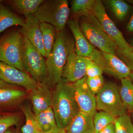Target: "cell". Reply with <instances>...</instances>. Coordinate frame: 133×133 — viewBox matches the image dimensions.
<instances>
[{"instance_id": "6da1fadb", "label": "cell", "mask_w": 133, "mask_h": 133, "mask_svg": "<svg viewBox=\"0 0 133 133\" xmlns=\"http://www.w3.org/2000/svg\"><path fill=\"white\" fill-rule=\"evenodd\" d=\"M75 50L74 38L65 29L57 33L55 44L46 60L47 84L54 88L62 81V74L69 55Z\"/></svg>"}, {"instance_id": "7a4b0ae2", "label": "cell", "mask_w": 133, "mask_h": 133, "mask_svg": "<svg viewBox=\"0 0 133 133\" xmlns=\"http://www.w3.org/2000/svg\"><path fill=\"white\" fill-rule=\"evenodd\" d=\"M54 88L51 108L58 128L65 129L80 110L75 99L72 83L62 81Z\"/></svg>"}, {"instance_id": "3957f363", "label": "cell", "mask_w": 133, "mask_h": 133, "mask_svg": "<svg viewBox=\"0 0 133 133\" xmlns=\"http://www.w3.org/2000/svg\"><path fill=\"white\" fill-rule=\"evenodd\" d=\"M77 16L80 20L78 23L80 29L91 44L101 51L116 55L118 48L107 35L92 12L83 13Z\"/></svg>"}, {"instance_id": "277c9868", "label": "cell", "mask_w": 133, "mask_h": 133, "mask_svg": "<svg viewBox=\"0 0 133 133\" xmlns=\"http://www.w3.org/2000/svg\"><path fill=\"white\" fill-rule=\"evenodd\" d=\"M67 0L44 1L34 15L40 22L55 27L57 32L64 29L70 14Z\"/></svg>"}, {"instance_id": "5b68a950", "label": "cell", "mask_w": 133, "mask_h": 133, "mask_svg": "<svg viewBox=\"0 0 133 133\" xmlns=\"http://www.w3.org/2000/svg\"><path fill=\"white\" fill-rule=\"evenodd\" d=\"M23 36L11 30L0 37V61L26 72L22 63Z\"/></svg>"}, {"instance_id": "8992f818", "label": "cell", "mask_w": 133, "mask_h": 133, "mask_svg": "<svg viewBox=\"0 0 133 133\" xmlns=\"http://www.w3.org/2000/svg\"><path fill=\"white\" fill-rule=\"evenodd\" d=\"M22 60L26 73L38 84H47L46 60L39 51L23 36Z\"/></svg>"}, {"instance_id": "52a82bcc", "label": "cell", "mask_w": 133, "mask_h": 133, "mask_svg": "<svg viewBox=\"0 0 133 133\" xmlns=\"http://www.w3.org/2000/svg\"><path fill=\"white\" fill-rule=\"evenodd\" d=\"M96 109L109 114L115 118L126 114L119 92V87L112 82L105 83L102 89L95 95Z\"/></svg>"}, {"instance_id": "ba28073f", "label": "cell", "mask_w": 133, "mask_h": 133, "mask_svg": "<svg viewBox=\"0 0 133 133\" xmlns=\"http://www.w3.org/2000/svg\"><path fill=\"white\" fill-rule=\"evenodd\" d=\"M109 38L121 50L133 51V48L128 42L122 33L108 16L102 1L96 0L92 11Z\"/></svg>"}, {"instance_id": "9c48e42d", "label": "cell", "mask_w": 133, "mask_h": 133, "mask_svg": "<svg viewBox=\"0 0 133 133\" xmlns=\"http://www.w3.org/2000/svg\"><path fill=\"white\" fill-rule=\"evenodd\" d=\"M67 24L74 37L76 53L83 57L90 58L93 62L99 58L101 55L100 51L95 49L83 35L79 28L78 18L69 20Z\"/></svg>"}, {"instance_id": "30bf717a", "label": "cell", "mask_w": 133, "mask_h": 133, "mask_svg": "<svg viewBox=\"0 0 133 133\" xmlns=\"http://www.w3.org/2000/svg\"><path fill=\"white\" fill-rule=\"evenodd\" d=\"M0 80L19 86L28 92L36 87L38 84L28 73L1 61Z\"/></svg>"}, {"instance_id": "8fae6325", "label": "cell", "mask_w": 133, "mask_h": 133, "mask_svg": "<svg viewBox=\"0 0 133 133\" xmlns=\"http://www.w3.org/2000/svg\"><path fill=\"white\" fill-rule=\"evenodd\" d=\"M86 79L85 76L72 84L74 88L75 99L80 111L94 115L97 109L96 98L88 87Z\"/></svg>"}, {"instance_id": "7c38bea8", "label": "cell", "mask_w": 133, "mask_h": 133, "mask_svg": "<svg viewBox=\"0 0 133 133\" xmlns=\"http://www.w3.org/2000/svg\"><path fill=\"white\" fill-rule=\"evenodd\" d=\"M28 92L21 87L0 80V108L9 109L21 104Z\"/></svg>"}, {"instance_id": "4fadbf2b", "label": "cell", "mask_w": 133, "mask_h": 133, "mask_svg": "<svg viewBox=\"0 0 133 133\" xmlns=\"http://www.w3.org/2000/svg\"><path fill=\"white\" fill-rule=\"evenodd\" d=\"M86 58L76 53L75 50L69 55L62 74V81L73 83L86 76Z\"/></svg>"}, {"instance_id": "5bb4252c", "label": "cell", "mask_w": 133, "mask_h": 133, "mask_svg": "<svg viewBox=\"0 0 133 133\" xmlns=\"http://www.w3.org/2000/svg\"><path fill=\"white\" fill-rule=\"evenodd\" d=\"M45 58H47L40 22L34 15L25 17V23L19 30Z\"/></svg>"}, {"instance_id": "9a60e30c", "label": "cell", "mask_w": 133, "mask_h": 133, "mask_svg": "<svg viewBox=\"0 0 133 133\" xmlns=\"http://www.w3.org/2000/svg\"><path fill=\"white\" fill-rule=\"evenodd\" d=\"M28 98L36 114L51 107L52 91L48 84H38L36 87L29 92Z\"/></svg>"}, {"instance_id": "2e32d148", "label": "cell", "mask_w": 133, "mask_h": 133, "mask_svg": "<svg viewBox=\"0 0 133 133\" xmlns=\"http://www.w3.org/2000/svg\"><path fill=\"white\" fill-rule=\"evenodd\" d=\"M93 115L79 111L67 125L66 133H95Z\"/></svg>"}, {"instance_id": "e0dca14e", "label": "cell", "mask_w": 133, "mask_h": 133, "mask_svg": "<svg viewBox=\"0 0 133 133\" xmlns=\"http://www.w3.org/2000/svg\"><path fill=\"white\" fill-rule=\"evenodd\" d=\"M100 52L107 62L108 75L119 79L129 77L131 70L116 55Z\"/></svg>"}, {"instance_id": "ac0fdd59", "label": "cell", "mask_w": 133, "mask_h": 133, "mask_svg": "<svg viewBox=\"0 0 133 133\" xmlns=\"http://www.w3.org/2000/svg\"><path fill=\"white\" fill-rule=\"evenodd\" d=\"M24 23L25 19L15 14L0 1V34L13 26L22 27Z\"/></svg>"}, {"instance_id": "d6986e66", "label": "cell", "mask_w": 133, "mask_h": 133, "mask_svg": "<svg viewBox=\"0 0 133 133\" xmlns=\"http://www.w3.org/2000/svg\"><path fill=\"white\" fill-rule=\"evenodd\" d=\"M44 0H9L3 2L8 5L12 9L26 17L34 15Z\"/></svg>"}, {"instance_id": "ffe728a7", "label": "cell", "mask_w": 133, "mask_h": 133, "mask_svg": "<svg viewBox=\"0 0 133 133\" xmlns=\"http://www.w3.org/2000/svg\"><path fill=\"white\" fill-rule=\"evenodd\" d=\"M35 116L41 133H51L58 128L51 107L35 114Z\"/></svg>"}, {"instance_id": "44dd1931", "label": "cell", "mask_w": 133, "mask_h": 133, "mask_svg": "<svg viewBox=\"0 0 133 133\" xmlns=\"http://www.w3.org/2000/svg\"><path fill=\"white\" fill-rule=\"evenodd\" d=\"M119 92L125 108L131 113H133V83L129 77L121 79Z\"/></svg>"}, {"instance_id": "7402d4cb", "label": "cell", "mask_w": 133, "mask_h": 133, "mask_svg": "<svg viewBox=\"0 0 133 133\" xmlns=\"http://www.w3.org/2000/svg\"><path fill=\"white\" fill-rule=\"evenodd\" d=\"M21 109L25 118V124L21 129L22 133H42L37 124L31 105L24 104L22 105Z\"/></svg>"}, {"instance_id": "603a6c76", "label": "cell", "mask_w": 133, "mask_h": 133, "mask_svg": "<svg viewBox=\"0 0 133 133\" xmlns=\"http://www.w3.org/2000/svg\"><path fill=\"white\" fill-rule=\"evenodd\" d=\"M40 26L47 58L54 46L57 32L54 26L47 23L40 22Z\"/></svg>"}, {"instance_id": "cb8c5ba5", "label": "cell", "mask_w": 133, "mask_h": 133, "mask_svg": "<svg viewBox=\"0 0 133 133\" xmlns=\"http://www.w3.org/2000/svg\"><path fill=\"white\" fill-rule=\"evenodd\" d=\"M115 16L120 21L125 18L131 9V6L121 0H108L107 1Z\"/></svg>"}, {"instance_id": "d4e9b609", "label": "cell", "mask_w": 133, "mask_h": 133, "mask_svg": "<svg viewBox=\"0 0 133 133\" xmlns=\"http://www.w3.org/2000/svg\"><path fill=\"white\" fill-rule=\"evenodd\" d=\"M20 119L21 117L18 114L0 111V133H5L13 126L18 125Z\"/></svg>"}, {"instance_id": "484cf974", "label": "cell", "mask_w": 133, "mask_h": 133, "mask_svg": "<svg viewBox=\"0 0 133 133\" xmlns=\"http://www.w3.org/2000/svg\"><path fill=\"white\" fill-rule=\"evenodd\" d=\"M116 118L103 111L95 112L93 115L95 133H98L110 124L114 123Z\"/></svg>"}, {"instance_id": "4316f807", "label": "cell", "mask_w": 133, "mask_h": 133, "mask_svg": "<svg viewBox=\"0 0 133 133\" xmlns=\"http://www.w3.org/2000/svg\"><path fill=\"white\" fill-rule=\"evenodd\" d=\"M114 124L115 133H133L132 119L127 114L116 118Z\"/></svg>"}, {"instance_id": "83f0119b", "label": "cell", "mask_w": 133, "mask_h": 133, "mask_svg": "<svg viewBox=\"0 0 133 133\" xmlns=\"http://www.w3.org/2000/svg\"><path fill=\"white\" fill-rule=\"evenodd\" d=\"M96 0H73L72 1L71 12L75 15L92 12Z\"/></svg>"}, {"instance_id": "f1b7e54d", "label": "cell", "mask_w": 133, "mask_h": 133, "mask_svg": "<svg viewBox=\"0 0 133 133\" xmlns=\"http://www.w3.org/2000/svg\"><path fill=\"white\" fill-rule=\"evenodd\" d=\"M86 81L91 91L95 95L102 89L105 83L104 79L102 75L93 77H87Z\"/></svg>"}, {"instance_id": "f546056e", "label": "cell", "mask_w": 133, "mask_h": 133, "mask_svg": "<svg viewBox=\"0 0 133 133\" xmlns=\"http://www.w3.org/2000/svg\"><path fill=\"white\" fill-rule=\"evenodd\" d=\"M85 58L86 76L87 77H93L102 75L104 72L101 68L90 58Z\"/></svg>"}, {"instance_id": "4dcf8cb0", "label": "cell", "mask_w": 133, "mask_h": 133, "mask_svg": "<svg viewBox=\"0 0 133 133\" xmlns=\"http://www.w3.org/2000/svg\"><path fill=\"white\" fill-rule=\"evenodd\" d=\"M116 55L125 64L133 73V51L127 50H116Z\"/></svg>"}, {"instance_id": "1f68e13d", "label": "cell", "mask_w": 133, "mask_h": 133, "mask_svg": "<svg viewBox=\"0 0 133 133\" xmlns=\"http://www.w3.org/2000/svg\"><path fill=\"white\" fill-rule=\"evenodd\" d=\"M98 133H115V127L114 123L110 124L101 130Z\"/></svg>"}, {"instance_id": "d6a6232c", "label": "cell", "mask_w": 133, "mask_h": 133, "mask_svg": "<svg viewBox=\"0 0 133 133\" xmlns=\"http://www.w3.org/2000/svg\"><path fill=\"white\" fill-rule=\"evenodd\" d=\"M126 29L129 33H133V12L130 20L127 24Z\"/></svg>"}, {"instance_id": "836d02e7", "label": "cell", "mask_w": 133, "mask_h": 133, "mask_svg": "<svg viewBox=\"0 0 133 133\" xmlns=\"http://www.w3.org/2000/svg\"><path fill=\"white\" fill-rule=\"evenodd\" d=\"M5 133H22L21 130L17 128H9Z\"/></svg>"}, {"instance_id": "e575fe53", "label": "cell", "mask_w": 133, "mask_h": 133, "mask_svg": "<svg viewBox=\"0 0 133 133\" xmlns=\"http://www.w3.org/2000/svg\"><path fill=\"white\" fill-rule=\"evenodd\" d=\"M51 133H66L65 129L58 128L56 131Z\"/></svg>"}, {"instance_id": "d590c367", "label": "cell", "mask_w": 133, "mask_h": 133, "mask_svg": "<svg viewBox=\"0 0 133 133\" xmlns=\"http://www.w3.org/2000/svg\"><path fill=\"white\" fill-rule=\"evenodd\" d=\"M129 41H130L129 44L133 48V38H131L130 40H129Z\"/></svg>"}, {"instance_id": "8d00e7d4", "label": "cell", "mask_w": 133, "mask_h": 133, "mask_svg": "<svg viewBox=\"0 0 133 133\" xmlns=\"http://www.w3.org/2000/svg\"><path fill=\"white\" fill-rule=\"evenodd\" d=\"M129 78L132 80V81L133 83V73H132V72L131 73V75H130V76H129Z\"/></svg>"}, {"instance_id": "74e56055", "label": "cell", "mask_w": 133, "mask_h": 133, "mask_svg": "<svg viewBox=\"0 0 133 133\" xmlns=\"http://www.w3.org/2000/svg\"><path fill=\"white\" fill-rule=\"evenodd\" d=\"M131 119H132V121L133 124V113H131Z\"/></svg>"}]
</instances>
